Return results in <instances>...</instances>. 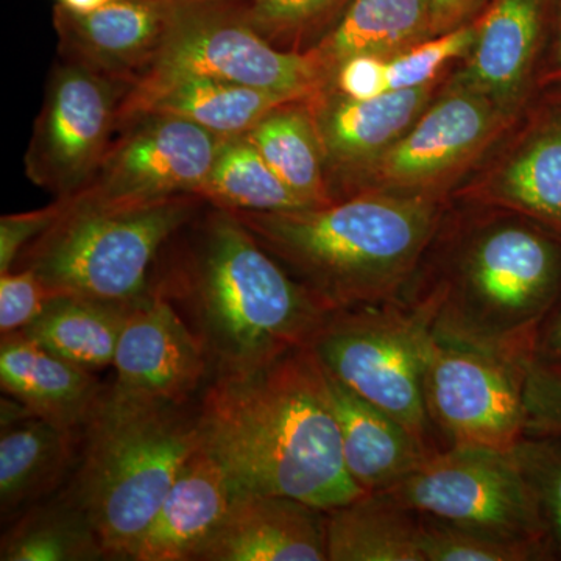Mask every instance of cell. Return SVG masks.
Instances as JSON below:
<instances>
[{"mask_svg": "<svg viewBox=\"0 0 561 561\" xmlns=\"http://www.w3.org/2000/svg\"><path fill=\"white\" fill-rule=\"evenodd\" d=\"M556 47H553V69L561 76V0H557L556 5Z\"/></svg>", "mask_w": 561, "mask_h": 561, "instance_id": "cell-42", "label": "cell"}, {"mask_svg": "<svg viewBox=\"0 0 561 561\" xmlns=\"http://www.w3.org/2000/svg\"><path fill=\"white\" fill-rule=\"evenodd\" d=\"M328 561H424L423 518L387 493L327 512Z\"/></svg>", "mask_w": 561, "mask_h": 561, "instance_id": "cell-24", "label": "cell"}, {"mask_svg": "<svg viewBox=\"0 0 561 561\" xmlns=\"http://www.w3.org/2000/svg\"><path fill=\"white\" fill-rule=\"evenodd\" d=\"M234 494L224 465L201 445L181 468L131 561H194Z\"/></svg>", "mask_w": 561, "mask_h": 561, "instance_id": "cell-21", "label": "cell"}, {"mask_svg": "<svg viewBox=\"0 0 561 561\" xmlns=\"http://www.w3.org/2000/svg\"><path fill=\"white\" fill-rule=\"evenodd\" d=\"M289 98L187 73H144L121 103L119 124L146 114H169L217 135H245Z\"/></svg>", "mask_w": 561, "mask_h": 561, "instance_id": "cell-19", "label": "cell"}, {"mask_svg": "<svg viewBox=\"0 0 561 561\" xmlns=\"http://www.w3.org/2000/svg\"><path fill=\"white\" fill-rule=\"evenodd\" d=\"M183 0H111L91 13L58 7L57 28L70 61L130 84L149 70Z\"/></svg>", "mask_w": 561, "mask_h": 561, "instance_id": "cell-15", "label": "cell"}, {"mask_svg": "<svg viewBox=\"0 0 561 561\" xmlns=\"http://www.w3.org/2000/svg\"><path fill=\"white\" fill-rule=\"evenodd\" d=\"M556 5L557 0H493L453 87L478 92L512 116L529 90Z\"/></svg>", "mask_w": 561, "mask_h": 561, "instance_id": "cell-17", "label": "cell"}, {"mask_svg": "<svg viewBox=\"0 0 561 561\" xmlns=\"http://www.w3.org/2000/svg\"><path fill=\"white\" fill-rule=\"evenodd\" d=\"M0 386L35 415L77 434L105 389L94 371L62 359L22 331L2 335Z\"/></svg>", "mask_w": 561, "mask_h": 561, "instance_id": "cell-22", "label": "cell"}, {"mask_svg": "<svg viewBox=\"0 0 561 561\" xmlns=\"http://www.w3.org/2000/svg\"><path fill=\"white\" fill-rule=\"evenodd\" d=\"M98 171L76 195L61 198L92 209H131L195 195L227 136L169 114L128 122Z\"/></svg>", "mask_w": 561, "mask_h": 561, "instance_id": "cell-11", "label": "cell"}, {"mask_svg": "<svg viewBox=\"0 0 561 561\" xmlns=\"http://www.w3.org/2000/svg\"><path fill=\"white\" fill-rule=\"evenodd\" d=\"M276 175L309 208L335 202L316 121L308 102H291L273 110L268 116L245 133Z\"/></svg>", "mask_w": 561, "mask_h": 561, "instance_id": "cell-28", "label": "cell"}, {"mask_svg": "<svg viewBox=\"0 0 561 561\" xmlns=\"http://www.w3.org/2000/svg\"><path fill=\"white\" fill-rule=\"evenodd\" d=\"M128 88L81 62L55 69L25 154L28 179L58 198L87 186L110 149Z\"/></svg>", "mask_w": 561, "mask_h": 561, "instance_id": "cell-12", "label": "cell"}, {"mask_svg": "<svg viewBox=\"0 0 561 561\" xmlns=\"http://www.w3.org/2000/svg\"><path fill=\"white\" fill-rule=\"evenodd\" d=\"M61 201V198H58ZM195 195L131 209L62 202L57 221L18 260L55 295L133 302L149 291L154 262L194 217Z\"/></svg>", "mask_w": 561, "mask_h": 561, "instance_id": "cell-6", "label": "cell"}, {"mask_svg": "<svg viewBox=\"0 0 561 561\" xmlns=\"http://www.w3.org/2000/svg\"><path fill=\"white\" fill-rule=\"evenodd\" d=\"M490 198L561 234V108L546 114L501 169Z\"/></svg>", "mask_w": 561, "mask_h": 561, "instance_id": "cell-27", "label": "cell"}, {"mask_svg": "<svg viewBox=\"0 0 561 561\" xmlns=\"http://www.w3.org/2000/svg\"><path fill=\"white\" fill-rule=\"evenodd\" d=\"M197 197L228 210H294L309 208L276 175L245 135L231 136L214 161Z\"/></svg>", "mask_w": 561, "mask_h": 561, "instance_id": "cell-30", "label": "cell"}, {"mask_svg": "<svg viewBox=\"0 0 561 561\" xmlns=\"http://www.w3.org/2000/svg\"><path fill=\"white\" fill-rule=\"evenodd\" d=\"M57 297L33 268L0 275V334L24 331Z\"/></svg>", "mask_w": 561, "mask_h": 561, "instance_id": "cell-36", "label": "cell"}, {"mask_svg": "<svg viewBox=\"0 0 561 561\" xmlns=\"http://www.w3.org/2000/svg\"><path fill=\"white\" fill-rule=\"evenodd\" d=\"M136 301L57 295L22 332L62 359L90 371L102 370L113 367L117 342Z\"/></svg>", "mask_w": 561, "mask_h": 561, "instance_id": "cell-26", "label": "cell"}, {"mask_svg": "<svg viewBox=\"0 0 561 561\" xmlns=\"http://www.w3.org/2000/svg\"><path fill=\"white\" fill-rule=\"evenodd\" d=\"M111 0H58L61 9L72 11V13H91V11L101 9Z\"/></svg>", "mask_w": 561, "mask_h": 561, "instance_id": "cell-41", "label": "cell"}, {"mask_svg": "<svg viewBox=\"0 0 561 561\" xmlns=\"http://www.w3.org/2000/svg\"><path fill=\"white\" fill-rule=\"evenodd\" d=\"M323 368V367H321ZM327 375L341 432L343 460L364 493H383L412 474L431 453L400 421Z\"/></svg>", "mask_w": 561, "mask_h": 561, "instance_id": "cell-23", "label": "cell"}, {"mask_svg": "<svg viewBox=\"0 0 561 561\" xmlns=\"http://www.w3.org/2000/svg\"><path fill=\"white\" fill-rule=\"evenodd\" d=\"M529 367L427 332L424 401L442 448L513 451L526 435L524 386Z\"/></svg>", "mask_w": 561, "mask_h": 561, "instance_id": "cell-10", "label": "cell"}, {"mask_svg": "<svg viewBox=\"0 0 561 561\" xmlns=\"http://www.w3.org/2000/svg\"><path fill=\"white\" fill-rule=\"evenodd\" d=\"M430 38L431 0H351L337 24L309 51L331 80L351 57L389 61Z\"/></svg>", "mask_w": 561, "mask_h": 561, "instance_id": "cell-25", "label": "cell"}, {"mask_svg": "<svg viewBox=\"0 0 561 561\" xmlns=\"http://www.w3.org/2000/svg\"><path fill=\"white\" fill-rule=\"evenodd\" d=\"M80 434L62 430L2 398L0 426V511L3 519L20 516L54 496L68 483L79 460Z\"/></svg>", "mask_w": 561, "mask_h": 561, "instance_id": "cell-20", "label": "cell"}, {"mask_svg": "<svg viewBox=\"0 0 561 561\" xmlns=\"http://www.w3.org/2000/svg\"><path fill=\"white\" fill-rule=\"evenodd\" d=\"M2 561H99L106 559L98 530L68 494L32 505L0 540Z\"/></svg>", "mask_w": 561, "mask_h": 561, "instance_id": "cell-29", "label": "cell"}, {"mask_svg": "<svg viewBox=\"0 0 561 561\" xmlns=\"http://www.w3.org/2000/svg\"><path fill=\"white\" fill-rule=\"evenodd\" d=\"M535 360L561 365V302L542 323L535 345Z\"/></svg>", "mask_w": 561, "mask_h": 561, "instance_id": "cell-40", "label": "cell"}, {"mask_svg": "<svg viewBox=\"0 0 561 561\" xmlns=\"http://www.w3.org/2000/svg\"><path fill=\"white\" fill-rule=\"evenodd\" d=\"M195 412L201 445L236 493L278 494L324 512L365 494L346 470L327 375L309 346L210 376Z\"/></svg>", "mask_w": 561, "mask_h": 561, "instance_id": "cell-1", "label": "cell"}, {"mask_svg": "<svg viewBox=\"0 0 561 561\" xmlns=\"http://www.w3.org/2000/svg\"><path fill=\"white\" fill-rule=\"evenodd\" d=\"M194 561H328L327 512L278 494L236 493Z\"/></svg>", "mask_w": 561, "mask_h": 561, "instance_id": "cell-16", "label": "cell"}, {"mask_svg": "<svg viewBox=\"0 0 561 561\" xmlns=\"http://www.w3.org/2000/svg\"><path fill=\"white\" fill-rule=\"evenodd\" d=\"M560 236L522 220L479 227L440 278L415 284L402 301L435 337L531 364L561 298Z\"/></svg>", "mask_w": 561, "mask_h": 561, "instance_id": "cell-4", "label": "cell"}, {"mask_svg": "<svg viewBox=\"0 0 561 561\" xmlns=\"http://www.w3.org/2000/svg\"><path fill=\"white\" fill-rule=\"evenodd\" d=\"M231 213L327 312L404 300L440 221L431 197L381 191Z\"/></svg>", "mask_w": 561, "mask_h": 561, "instance_id": "cell-3", "label": "cell"}, {"mask_svg": "<svg viewBox=\"0 0 561 561\" xmlns=\"http://www.w3.org/2000/svg\"><path fill=\"white\" fill-rule=\"evenodd\" d=\"M62 214V202L0 219V275L13 271L22 251L44 234Z\"/></svg>", "mask_w": 561, "mask_h": 561, "instance_id": "cell-37", "label": "cell"}, {"mask_svg": "<svg viewBox=\"0 0 561 561\" xmlns=\"http://www.w3.org/2000/svg\"><path fill=\"white\" fill-rule=\"evenodd\" d=\"M62 493L87 513L108 560H133L187 459L201 448L197 412L105 386L80 434Z\"/></svg>", "mask_w": 561, "mask_h": 561, "instance_id": "cell-5", "label": "cell"}, {"mask_svg": "<svg viewBox=\"0 0 561 561\" xmlns=\"http://www.w3.org/2000/svg\"><path fill=\"white\" fill-rule=\"evenodd\" d=\"M427 330L404 301L328 312L309 348L346 389L389 413L431 453L442 451L424 401Z\"/></svg>", "mask_w": 561, "mask_h": 561, "instance_id": "cell-7", "label": "cell"}, {"mask_svg": "<svg viewBox=\"0 0 561 561\" xmlns=\"http://www.w3.org/2000/svg\"><path fill=\"white\" fill-rule=\"evenodd\" d=\"M383 493L420 515L465 530L540 546L556 559L515 451L472 446L442 449Z\"/></svg>", "mask_w": 561, "mask_h": 561, "instance_id": "cell-8", "label": "cell"}, {"mask_svg": "<svg viewBox=\"0 0 561 561\" xmlns=\"http://www.w3.org/2000/svg\"><path fill=\"white\" fill-rule=\"evenodd\" d=\"M197 335L210 376L309 346L327 311L231 210L203 220L183 256L150 279Z\"/></svg>", "mask_w": 561, "mask_h": 561, "instance_id": "cell-2", "label": "cell"}, {"mask_svg": "<svg viewBox=\"0 0 561 561\" xmlns=\"http://www.w3.org/2000/svg\"><path fill=\"white\" fill-rule=\"evenodd\" d=\"M485 0H431L432 36L468 24Z\"/></svg>", "mask_w": 561, "mask_h": 561, "instance_id": "cell-39", "label": "cell"}, {"mask_svg": "<svg viewBox=\"0 0 561 561\" xmlns=\"http://www.w3.org/2000/svg\"><path fill=\"white\" fill-rule=\"evenodd\" d=\"M113 368L116 389L175 404H191L210 378L197 335L175 306L151 287L128 313Z\"/></svg>", "mask_w": 561, "mask_h": 561, "instance_id": "cell-14", "label": "cell"}, {"mask_svg": "<svg viewBox=\"0 0 561 561\" xmlns=\"http://www.w3.org/2000/svg\"><path fill=\"white\" fill-rule=\"evenodd\" d=\"M526 435L561 438V365L534 360L524 386Z\"/></svg>", "mask_w": 561, "mask_h": 561, "instance_id": "cell-35", "label": "cell"}, {"mask_svg": "<svg viewBox=\"0 0 561 561\" xmlns=\"http://www.w3.org/2000/svg\"><path fill=\"white\" fill-rule=\"evenodd\" d=\"M343 0H250L238 13L250 27L271 41L297 38Z\"/></svg>", "mask_w": 561, "mask_h": 561, "instance_id": "cell-34", "label": "cell"}, {"mask_svg": "<svg viewBox=\"0 0 561 561\" xmlns=\"http://www.w3.org/2000/svg\"><path fill=\"white\" fill-rule=\"evenodd\" d=\"M423 518L424 561L553 560L548 549L465 530L440 519Z\"/></svg>", "mask_w": 561, "mask_h": 561, "instance_id": "cell-31", "label": "cell"}, {"mask_svg": "<svg viewBox=\"0 0 561 561\" xmlns=\"http://www.w3.org/2000/svg\"><path fill=\"white\" fill-rule=\"evenodd\" d=\"M516 459L534 491L549 541L561 557V438L524 435L516 445Z\"/></svg>", "mask_w": 561, "mask_h": 561, "instance_id": "cell-32", "label": "cell"}, {"mask_svg": "<svg viewBox=\"0 0 561 561\" xmlns=\"http://www.w3.org/2000/svg\"><path fill=\"white\" fill-rule=\"evenodd\" d=\"M144 73L208 77L295 102L316 98L331 81L311 51L279 50L219 0H183L157 60Z\"/></svg>", "mask_w": 561, "mask_h": 561, "instance_id": "cell-9", "label": "cell"}, {"mask_svg": "<svg viewBox=\"0 0 561 561\" xmlns=\"http://www.w3.org/2000/svg\"><path fill=\"white\" fill-rule=\"evenodd\" d=\"M507 119L478 92L453 87L375 162L365 179L398 194L424 195L483 150Z\"/></svg>", "mask_w": 561, "mask_h": 561, "instance_id": "cell-13", "label": "cell"}, {"mask_svg": "<svg viewBox=\"0 0 561 561\" xmlns=\"http://www.w3.org/2000/svg\"><path fill=\"white\" fill-rule=\"evenodd\" d=\"M432 90L430 83L387 91L370 101H353L327 88L306 101L319 131L327 176L365 179L430 106Z\"/></svg>", "mask_w": 561, "mask_h": 561, "instance_id": "cell-18", "label": "cell"}, {"mask_svg": "<svg viewBox=\"0 0 561 561\" xmlns=\"http://www.w3.org/2000/svg\"><path fill=\"white\" fill-rule=\"evenodd\" d=\"M328 88L353 101L379 98L389 91L387 61L373 55L351 57L334 70Z\"/></svg>", "mask_w": 561, "mask_h": 561, "instance_id": "cell-38", "label": "cell"}, {"mask_svg": "<svg viewBox=\"0 0 561 561\" xmlns=\"http://www.w3.org/2000/svg\"><path fill=\"white\" fill-rule=\"evenodd\" d=\"M476 35L478 22H468L451 32L432 36L387 61L389 91L411 90L432 83L446 65L470 54Z\"/></svg>", "mask_w": 561, "mask_h": 561, "instance_id": "cell-33", "label": "cell"}]
</instances>
